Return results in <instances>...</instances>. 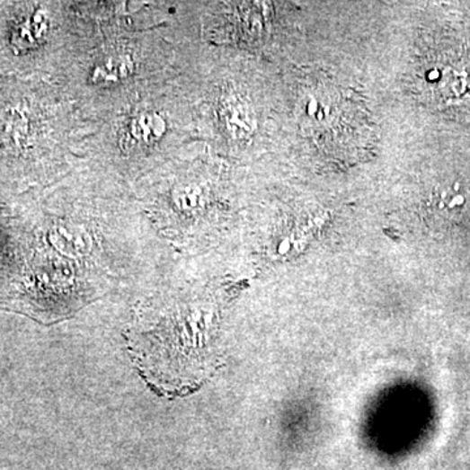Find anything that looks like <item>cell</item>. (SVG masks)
<instances>
[{"label":"cell","mask_w":470,"mask_h":470,"mask_svg":"<svg viewBox=\"0 0 470 470\" xmlns=\"http://www.w3.org/2000/svg\"><path fill=\"white\" fill-rule=\"evenodd\" d=\"M129 131L137 143L153 144L165 135L166 122L158 112L144 111L131 120Z\"/></svg>","instance_id":"6da1fadb"},{"label":"cell","mask_w":470,"mask_h":470,"mask_svg":"<svg viewBox=\"0 0 470 470\" xmlns=\"http://www.w3.org/2000/svg\"><path fill=\"white\" fill-rule=\"evenodd\" d=\"M135 63L129 56H117L109 58L101 63L92 74L93 83L118 82L125 79L134 72Z\"/></svg>","instance_id":"7a4b0ae2"},{"label":"cell","mask_w":470,"mask_h":470,"mask_svg":"<svg viewBox=\"0 0 470 470\" xmlns=\"http://www.w3.org/2000/svg\"><path fill=\"white\" fill-rule=\"evenodd\" d=\"M222 118H224L227 129L235 137H241L249 134L251 129L249 115L238 97L227 96L225 98L222 102Z\"/></svg>","instance_id":"3957f363"},{"label":"cell","mask_w":470,"mask_h":470,"mask_svg":"<svg viewBox=\"0 0 470 470\" xmlns=\"http://www.w3.org/2000/svg\"><path fill=\"white\" fill-rule=\"evenodd\" d=\"M57 244L69 253H83L88 247V236L79 227H60L54 235Z\"/></svg>","instance_id":"277c9868"},{"label":"cell","mask_w":470,"mask_h":470,"mask_svg":"<svg viewBox=\"0 0 470 470\" xmlns=\"http://www.w3.org/2000/svg\"><path fill=\"white\" fill-rule=\"evenodd\" d=\"M201 190L195 184H181L173 190L172 199L177 209L191 212L201 203Z\"/></svg>","instance_id":"5b68a950"}]
</instances>
